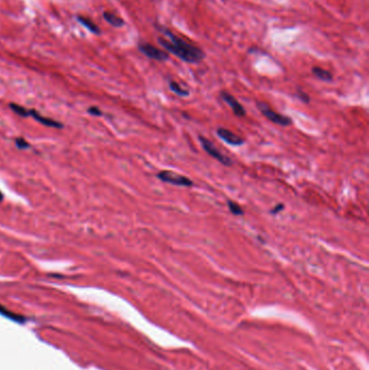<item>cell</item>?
Masks as SVG:
<instances>
[{
	"label": "cell",
	"mask_w": 369,
	"mask_h": 370,
	"mask_svg": "<svg viewBox=\"0 0 369 370\" xmlns=\"http://www.w3.org/2000/svg\"><path fill=\"white\" fill-rule=\"evenodd\" d=\"M89 113L92 114L94 116H100L101 115V111L99 110L96 106H92V108L89 109Z\"/></svg>",
	"instance_id": "ac0fdd59"
},
{
	"label": "cell",
	"mask_w": 369,
	"mask_h": 370,
	"mask_svg": "<svg viewBox=\"0 0 369 370\" xmlns=\"http://www.w3.org/2000/svg\"><path fill=\"white\" fill-rule=\"evenodd\" d=\"M28 116H32L35 120H37L38 123H40L44 126L52 127V128H62V125L60 123L55 122V120H52L50 118L42 116L41 114H39L37 111H35V110H28Z\"/></svg>",
	"instance_id": "ba28073f"
},
{
	"label": "cell",
	"mask_w": 369,
	"mask_h": 370,
	"mask_svg": "<svg viewBox=\"0 0 369 370\" xmlns=\"http://www.w3.org/2000/svg\"><path fill=\"white\" fill-rule=\"evenodd\" d=\"M168 86H169V89L171 90L173 94H175L176 96H179L181 98H187L190 96V91L188 89L182 88L181 84L174 80H169Z\"/></svg>",
	"instance_id": "8fae6325"
},
{
	"label": "cell",
	"mask_w": 369,
	"mask_h": 370,
	"mask_svg": "<svg viewBox=\"0 0 369 370\" xmlns=\"http://www.w3.org/2000/svg\"><path fill=\"white\" fill-rule=\"evenodd\" d=\"M156 176H157V179L160 180L161 182L172 184L175 185V187L192 188L194 185V182L192 181L190 177L173 172L171 170H161Z\"/></svg>",
	"instance_id": "7a4b0ae2"
},
{
	"label": "cell",
	"mask_w": 369,
	"mask_h": 370,
	"mask_svg": "<svg viewBox=\"0 0 369 370\" xmlns=\"http://www.w3.org/2000/svg\"><path fill=\"white\" fill-rule=\"evenodd\" d=\"M3 199H4V195H3L2 192H0V202H3Z\"/></svg>",
	"instance_id": "d6986e66"
},
{
	"label": "cell",
	"mask_w": 369,
	"mask_h": 370,
	"mask_svg": "<svg viewBox=\"0 0 369 370\" xmlns=\"http://www.w3.org/2000/svg\"><path fill=\"white\" fill-rule=\"evenodd\" d=\"M138 50L146 58L157 62H167L170 59V54L167 51L148 44L146 41H140L138 44Z\"/></svg>",
	"instance_id": "277c9868"
},
{
	"label": "cell",
	"mask_w": 369,
	"mask_h": 370,
	"mask_svg": "<svg viewBox=\"0 0 369 370\" xmlns=\"http://www.w3.org/2000/svg\"><path fill=\"white\" fill-rule=\"evenodd\" d=\"M217 134L220 139L225 142V143H228L232 146H240L245 143V140L242 137L237 136L236 133H234L233 131L225 129V128L222 127L218 128Z\"/></svg>",
	"instance_id": "52a82bcc"
},
{
	"label": "cell",
	"mask_w": 369,
	"mask_h": 370,
	"mask_svg": "<svg viewBox=\"0 0 369 370\" xmlns=\"http://www.w3.org/2000/svg\"><path fill=\"white\" fill-rule=\"evenodd\" d=\"M198 140H200V143H201L204 151L207 153L209 156H211L212 158L217 159L220 163H222L223 166H226V167H230V166L233 165L232 159L230 157H228L226 155H224V154H222L221 152H220L219 149L215 146V144H212V142H210L207 138L200 136V137H198Z\"/></svg>",
	"instance_id": "5b68a950"
},
{
	"label": "cell",
	"mask_w": 369,
	"mask_h": 370,
	"mask_svg": "<svg viewBox=\"0 0 369 370\" xmlns=\"http://www.w3.org/2000/svg\"><path fill=\"white\" fill-rule=\"evenodd\" d=\"M154 27L160 34L165 35L169 38L167 40L162 36L157 37L158 44L164 48L169 54H172L181 61L189 64H198L206 58V53L204 50L196 45L191 44L186 39L181 38L178 35H175L172 31H170L168 27L161 25L159 23H154Z\"/></svg>",
	"instance_id": "6da1fadb"
},
{
	"label": "cell",
	"mask_w": 369,
	"mask_h": 370,
	"mask_svg": "<svg viewBox=\"0 0 369 370\" xmlns=\"http://www.w3.org/2000/svg\"><path fill=\"white\" fill-rule=\"evenodd\" d=\"M77 20H78V22H80L84 27L88 28V30H89L91 33L97 34V35H99V34L101 33L100 27H99L96 23L92 22V21H91L90 19L84 18V17H81V16H78V17H77Z\"/></svg>",
	"instance_id": "7c38bea8"
},
{
	"label": "cell",
	"mask_w": 369,
	"mask_h": 370,
	"mask_svg": "<svg viewBox=\"0 0 369 370\" xmlns=\"http://www.w3.org/2000/svg\"><path fill=\"white\" fill-rule=\"evenodd\" d=\"M220 97H221L223 101L230 106L233 113L235 114L237 117H244L246 115V110L244 109V106L237 101L235 97L232 96L231 94H229V92H226V91L220 92Z\"/></svg>",
	"instance_id": "8992f818"
},
{
	"label": "cell",
	"mask_w": 369,
	"mask_h": 370,
	"mask_svg": "<svg viewBox=\"0 0 369 370\" xmlns=\"http://www.w3.org/2000/svg\"><path fill=\"white\" fill-rule=\"evenodd\" d=\"M226 205H228V208H229V210H230V212L232 213V215H234V216H244L245 215V211L242 208V206H239L234 201H228Z\"/></svg>",
	"instance_id": "4fadbf2b"
},
{
	"label": "cell",
	"mask_w": 369,
	"mask_h": 370,
	"mask_svg": "<svg viewBox=\"0 0 369 370\" xmlns=\"http://www.w3.org/2000/svg\"><path fill=\"white\" fill-rule=\"evenodd\" d=\"M16 145L20 148V149H25L30 147V144L26 140H24L23 138H18L16 139Z\"/></svg>",
	"instance_id": "2e32d148"
},
{
	"label": "cell",
	"mask_w": 369,
	"mask_h": 370,
	"mask_svg": "<svg viewBox=\"0 0 369 370\" xmlns=\"http://www.w3.org/2000/svg\"><path fill=\"white\" fill-rule=\"evenodd\" d=\"M10 109L18 114V115L22 116V117H28V110H26L25 108H23V106L21 105H18V104H14V103H11L10 104Z\"/></svg>",
	"instance_id": "5bb4252c"
},
{
	"label": "cell",
	"mask_w": 369,
	"mask_h": 370,
	"mask_svg": "<svg viewBox=\"0 0 369 370\" xmlns=\"http://www.w3.org/2000/svg\"><path fill=\"white\" fill-rule=\"evenodd\" d=\"M103 18H104V20L106 21V22H108L109 24H111L112 26H114V27H123L125 25V21L122 18H119L118 16H116V14L113 13V12L105 11L103 13Z\"/></svg>",
	"instance_id": "30bf717a"
},
{
	"label": "cell",
	"mask_w": 369,
	"mask_h": 370,
	"mask_svg": "<svg viewBox=\"0 0 369 370\" xmlns=\"http://www.w3.org/2000/svg\"><path fill=\"white\" fill-rule=\"evenodd\" d=\"M284 208H285V206H284L283 204H279L278 206H276L275 208H273V209L271 210V212H269V213H271V215H276V213L281 212Z\"/></svg>",
	"instance_id": "e0dca14e"
},
{
	"label": "cell",
	"mask_w": 369,
	"mask_h": 370,
	"mask_svg": "<svg viewBox=\"0 0 369 370\" xmlns=\"http://www.w3.org/2000/svg\"><path fill=\"white\" fill-rule=\"evenodd\" d=\"M297 97L303 103H310V96L308 94H306V92H304L303 90L298 89L297 90Z\"/></svg>",
	"instance_id": "9a60e30c"
},
{
	"label": "cell",
	"mask_w": 369,
	"mask_h": 370,
	"mask_svg": "<svg viewBox=\"0 0 369 370\" xmlns=\"http://www.w3.org/2000/svg\"><path fill=\"white\" fill-rule=\"evenodd\" d=\"M312 74H313L317 79L322 80V81H326V82H330L333 80V75L329 70L325 69L323 67L319 66H314L312 68Z\"/></svg>",
	"instance_id": "9c48e42d"
},
{
	"label": "cell",
	"mask_w": 369,
	"mask_h": 370,
	"mask_svg": "<svg viewBox=\"0 0 369 370\" xmlns=\"http://www.w3.org/2000/svg\"><path fill=\"white\" fill-rule=\"evenodd\" d=\"M257 108L259 109V111L261 112L262 115H263L266 119H268L269 122L280 125L283 127H288L293 124L292 118H289L285 115H282V114L273 111L269 106L264 103V102H257Z\"/></svg>",
	"instance_id": "3957f363"
}]
</instances>
